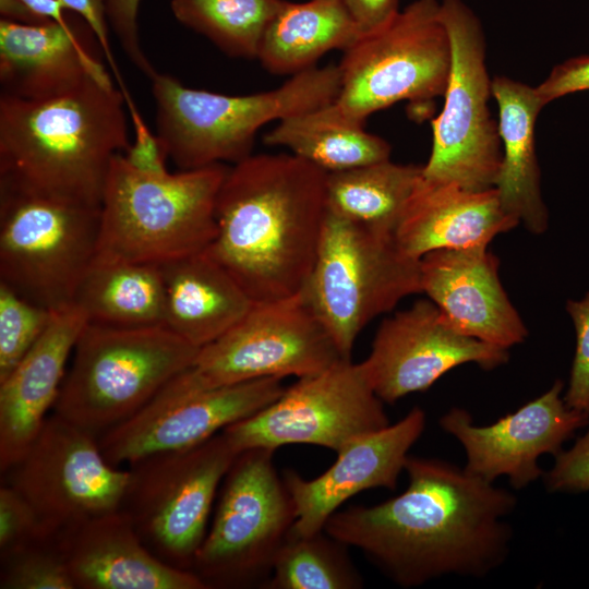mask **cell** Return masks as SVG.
Masks as SVG:
<instances>
[{"label":"cell","instance_id":"8d00e7d4","mask_svg":"<svg viewBox=\"0 0 589 589\" xmlns=\"http://www.w3.org/2000/svg\"><path fill=\"white\" fill-rule=\"evenodd\" d=\"M550 492L589 491V429L575 445L555 456V464L543 473Z\"/></svg>","mask_w":589,"mask_h":589},{"label":"cell","instance_id":"83f0119b","mask_svg":"<svg viewBox=\"0 0 589 589\" xmlns=\"http://www.w3.org/2000/svg\"><path fill=\"white\" fill-rule=\"evenodd\" d=\"M74 304L89 324L123 328L164 326L161 266L95 259L79 286Z\"/></svg>","mask_w":589,"mask_h":589},{"label":"cell","instance_id":"f546056e","mask_svg":"<svg viewBox=\"0 0 589 589\" xmlns=\"http://www.w3.org/2000/svg\"><path fill=\"white\" fill-rule=\"evenodd\" d=\"M266 145L285 146L326 172L389 159L390 145L363 127L325 118L320 108L288 117L263 137Z\"/></svg>","mask_w":589,"mask_h":589},{"label":"cell","instance_id":"52a82bcc","mask_svg":"<svg viewBox=\"0 0 589 589\" xmlns=\"http://www.w3.org/2000/svg\"><path fill=\"white\" fill-rule=\"evenodd\" d=\"M301 293L344 359L362 329L400 300L422 293L420 259L405 253L395 235L327 211Z\"/></svg>","mask_w":589,"mask_h":589},{"label":"cell","instance_id":"7a4b0ae2","mask_svg":"<svg viewBox=\"0 0 589 589\" xmlns=\"http://www.w3.org/2000/svg\"><path fill=\"white\" fill-rule=\"evenodd\" d=\"M327 172L291 154H259L228 168L205 252L254 303L296 296L315 262Z\"/></svg>","mask_w":589,"mask_h":589},{"label":"cell","instance_id":"7402d4cb","mask_svg":"<svg viewBox=\"0 0 589 589\" xmlns=\"http://www.w3.org/2000/svg\"><path fill=\"white\" fill-rule=\"evenodd\" d=\"M87 324L75 304L53 313L46 330L0 381V470L24 455L59 396L65 364Z\"/></svg>","mask_w":589,"mask_h":589},{"label":"cell","instance_id":"d590c367","mask_svg":"<svg viewBox=\"0 0 589 589\" xmlns=\"http://www.w3.org/2000/svg\"><path fill=\"white\" fill-rule=\"evenodd\" d=\"M566 310L575 327L576 348L563 399L568 408L589 414V292L580 300H568Z\"/></svg>","mask_w":589,"mask_h":589},{"label":"cell","instance_id":"f1b7e54d","mask_svg":"<svg viewBox=\"0 0 589 589\" xmlns=\"http://www.w3.org/2000/svg\"><path fill=\"white\" fill-rule=\"evenodd\" d=\"M421 176L422 166L400 165L390 159L327 172V211L395 235Z\"/></svg>","mask_w":589,"mask_h":589},{"label":"cell","instance_id":"2e32d148","mask_svg":"<svg viewBox=\"0 0 589 589\" xmlns=\"http://www.w3.org/2000/svg\"><path fill=\"white\" fill-rule=\"evenodd\" d=\"M281 381L265 377L195 389L179 373L134 416L101 434L100 450L109 464L122 468L193 447L276 400L286 388Z\"/></svg>","mask_w":589,"mask_h":589},{"label":"cell","instance_id":"d6986e66","mask_svg":"<svg viewBox=\"0 0 589 589\" xmlns=\"http://www.w3.org/2000/svg\"><path fill=\"white\" fill-rule=\"evenodd\" d=\"M425 422V412L414 407L395 424L347 445L321 476L308 480L292 470L284 472L296 509L291 533L311 536L323 531L330 516L362 491L394 490L405 470L408 452L423 433Z\"/></svg>","mask_w":589,"mask_h":589},{"label":"cell","instance_id":"ab89813d","mask_svg":"<svg viewBox=\"0 0 589 589\" xmlns=\"http://www.w3.org/2000/svg\"><path fill=\"white\" fill-rule=\"evenodd\" d=\"M362 35L377 31L399 12L398 0H342Z\"/></svg>","mask_w":589,"mask_h":589},{"label":"cell","instance_id":"cb8c5ba5","mask_svg":"<svg viewBox=\"0 0 589 589\" xmlns=\"http://www.w3.org/2000/svg\"><path fill=\"white\" fill-rule=\"evenodd\" d=\"M92 79L112 83L104 65L84 48L69 23L1 19V94L44 98Z\"/></svg>","mask_w":589,"mask_h":589},{"label":"cell","instance_id":"30bf717a","mask_svg":"<svg viewBox=\"0 0 589 589\" xmlns=\"http://www.w3.org/2000/svg\"><path fill=\"white\" fill-rule=\"evenodd\" d=\"M99 228L100 206L0 185V281L52 312L73 305Z\"/></svg>","mask_w":589,"mask_h":589},{"label":"cell","instance_id":"d6a6232c","mask_svg":"<svg viewBox=\"0 0 589 589\" xmlns=\"http://www.w3.org/2000/svg\"><path fill=\"white\" fill-rule=\"evenodd\" d=\"M53 313L0 281V381L43 335Z\"/></svg>","mask_w":589,"mask_h":589},{"label":"cell","instance_id":"5b68a950","mask_svg":"<svg viewBox=\"0 0 589 589\" xmlns=\"http://www.w3.org/2000/svg\"><path fill=\"white\" fill-rule=\"evenodd\" d=\"M149 80L156 141L181 170L245 159L264 124L324 107L340 89V70L333 63L296 73L275 89L242 96L187 87L157 71Z\"/></svg>","mask_w":589,"mask_h":589},{"label":"cell","instance_id":"9c48e42d","mask_svg":"<svg viewBox=\"0 0 589 589\" xmlns=\"http://www.w3.org/2000/svg\"><path fill=\"white\" fill-rule=\"evenodd\" d=\"M274 452H240L224 477L192 565L205 588H248L268 580L296 521L292 498L273 464Z\"/></svg>","mask_w":589,"mask_h":589},{"label":"cell","instance_id":"4dcf8cb0","mask_svg":"<svg viewBox=\"0 0 589 589\" xmlns=\"http://www.w3.org/2000/svg\"><path fill=\"white\" fill-rule=\"evenodd\" d=\"M285 0H170L175 17L232 58L256 59Z\"/></svg>","mask_w":589,"mask_h":589},{"label":"cell","instance_id":"3957f363","mask_svg":"<svg viewBox=\"0 0 589 589\" xmlns=\"http://www.w3.org/2000/svg\"><path fill=\"white\" fill-rule=\"evenodd\" d=\"M124 97L88 80L44 98L0 95V185L100 206L113 157L131 145Z\"/></svg>","mask_w":589,"mask_h":589},{"label":"cell","instance_id":"74e56055","mask_svg":"<svg viewBox=\"0 0 589 589\" xmlns=\"http://www.w3.org/2000/svg\"><path fill=\"white\" fill-rule=\"evenodd\" d=\"M141 0H105L108 22L132 63L151 77L156 70L143 52L137 27Z\"/></svg>","mask_w":589,"mask_h":589},{"label":"cell","instance_id":"8fae6325","mask_svg":"<svg viewBox=\"0 0 589 589\" xmlns=\"http://www.w3.org/2000/svg\"><path fill=\"white\" fill-rule=\"evenodd\" d=\"M238 454L220 432L193 447L129 466L120 509L157 558L192 570L220 484Z\"/></svg>","mask_w":589,"mask_h":589},{"label":"cell","instance_id":"d4e9b609","mask_svg":"<svg viewBox=\"0 0 589 589\" xmlns=\"http://www.w3.org/2000/svg\"><path fill=\"white\" fill-rule=\"evenodd\" d=\"M498 107L502 164L494 188L504 209L534 235L544 232L549 213L541 193L534 129L544 105L536 87L507 76L492 79Z\"/></svg>","mask_w":589,"mask_h":589},{"label":"cell","instance_id":"4fadbf2b","mask_svg":"<svg viewBox=\"0 0 589 589\" xmlns=\"http://www.w3.org/2000/svg\"><path fill=\"white\" fill-rule=\"evenodd\" d=\"M342 359L300 292L253 303L237 324L200 348L180 376L192 388L207 389L265 377L302 378Z\"/></svg>","mask_w":589,"mask_h":589},{"label":"cell","instance_id":"6da1fadb","mask_svg":"<svg viewBox=\"0 0 589 589\" xmlns=\"http://www.w3.org/2000/svg\"><path fill=\"white\" fill-rule=\"evenodd\" d=\"M405 471L402 493L336 512L324 531L405 588L448 575L484 577L506 561L512 492L438 458L408 456Z\"/></svg>","mask_w":589,"mask_h":589},{"label":"cell","instance_id":"7c38bea8","mask_svg":"<svg viewBox=\"0 0 589 589\" xmlns=\"http://www.w3.org/2000/svg\"><path fill=\"white\" fill-rule=\"evenodd\" d=\"M440 9L450 40L452 65L444 106L431 122L432 149L422 177L468 190L491 189L502 164V143L489 108L492 80L483 28L462 0H441Z\"/></svg>","mask_w":589,"mask_h":589},{"label":"cell","instance_id":"ffe728a7","mask_svg":"<svg viewBox=\"0 0 589 589\" xmlns=\"http://www.w3.org/2000/svg\"><path fill=\"white\" fill-rule=\"evenodd\" d=\"M421 288L458 333L508 349L528 335L488 248L441 249L420 259Z\"/></svg>","mask_w":589,"mask_h":589},{"label":"cell","instance_id":"f35d334b","mask_svg":"<svg viewBox=\"0 0 589 589\" xmlns=\"http://www.w3.org/2000/svg\"><path fill=\"white\" fill-rule=\"evenodd\" d=\"M534 87L544 106L563 96L589 91V55L572 57L556 64Z\"/></svg>","mask_w":589,"mask_h":589},{"label":"cell","instance_id":"603a6c76","mask_svg":"<svg viewBox=\"0 0 589 589\" xmlns=\"http://www.w3.org/2000/svg\"><path fill=\"white\" fill-rule=\"evenodd\" d=\"M518 224L495 188L474 191L421 176L395 239L405 253L421 259L441 249L488 248L495 236Z\"/></svg>","mask_w":589,"mask_h":589},{"label":"cell","instance_id":"277c9868","mask_svg":"<svg viewBox=\"0 0 589 589\" xmlns=\"http://www.w3.org/2000/svg\"><path fill=\"white\" fill-rule=\"evenodd\" d=\"M228 168L171 173L117 154L100 204L95 259L163 265L204 252L217 233L216 201Z\"/></svg>","mask_w":589,"mask_h":589},{"label":"cell","instance_id":"ba28073f","mask_svg":"<svg viewBox=\"0 0 589 589\" xmlns=\"http://www.w3.org/2000/svg\"><path fill=\"white\" fill-rule=\"evenodd\" d=\"M452 47L440 1L414 0L383 27L344 50L340 89L321 107L327 119L363 127L368 117L401 100L443 96Z\"/></svg>","mask_w":589,"mask_h":589},{"label":"cell","instance_id":"5bb4252c","mask_svg":"<svg viewBox=\"0 0 589 589\" xmlns=\"http://www.w3.org/2000/svg\"><path fill=\"white\" fill-rule=\"evenodd\" d=\"M389 425L362 362L342 359L286 387L272 404L221 432L238 453L309 444L336 453Z\"/></svg>","mask_w":589,"mask_h":589},{"label":"cell","instance_id":"1f68e13d","mask_svg":"<svg viewBox=\"0 0 589 589\" xmlns=\"http://www.w3.org/2000/svg\"><path fill=\"white\" fill-rule=\"evenodd\" d=\"M346 548L324 530L311 536L289 533L275 558L265 588L353 589L362 579Z\"/></svg>","mask_w":589,"mask_h":589},{"label":"cell","instance_id":"60d3db41","mask_svg":"<svg viewBox=\"0 0 589 589\" xmlns=\"http://www.w3.org/2000/svg\"><path fill=\"white\" fill-rule=\"evenodd\" d=\"M64 10L59 0H1V13L4 17L19 22L56 21L67 24Z\"/></svg>","mask_w":589,"mask_h":589},{"label":"cell","instance_id":"ac0fdd59","mask_svg":"<svg viewBox=\"0 0 589 589\" xmlns=\"http://www.w3.org/2000/svg\"><path fill=\"white\" fill-rule=\"evenodd\" d=\"M557 380L540 397L489 425H476L471 414L454 407L440 419L441 428L462 445L465 470L485 481L507 476L515 490L543 477L542 455L556 456L575 431L589 424V414L568 408Z\"/></svg>","mask_w":589,"mask_h":589},{"label":"cell","instance_id":"484cf974","mask_svg":"<svg viewBox=\"0 0 589 589\" xmlns=\"http://www.w3.org/2000/svg\"><path fill=\"white\" fill-rule=\"evenodd\" d=\"M164 326L202 348L237 324L254 303L205 251L160 265Z\"/></svg>","mask_w":589,"mask_h":589},{"label":"cell","instance_id":"44dd1931","mask_svg":"<svg viewBox=\"0 0 589 589\" xmlns=\"http://www.w3.org/2000/svg\"><path fill=\"white\" fill-rule=\"evenodd\" d=\"M56 542L75 589H206L192 570L157 558L122 509L68 527Z\"/></svg>","mask_w":589,"mask_h":589},{"label":"cell","instance_id":"4316f807","mask_svg":"<svg viewBox=\"0 0 589 589\" xmlns=\"http://www.w3.org/2000/svg\"><path fill=\"white\" fill-rule=\"evenodd\" d=\"M362 34L342 0L283 3L262 38L256 59L274 74L315 67L333 49L346 50Z\"/></svg>","mask_w":589,"mask_h":589},{"label":"cell","instance_id":"b9f144b4","mask_svg":"<svg viewBox=\"0 0 589 589\" xmlns=\"http://www.w3.org/2000/svg\"><path fill=\"white\" fill-rule=\"evenodd\" d=\"M65 10L79 14L94 36L98 39L101 50L110 63L115 73H118L115 64L108 37V19L105 0H59Z\"/></svg>","mask_w":589,"mask_h":589},{"label":"cell","instance_id":"9a60e30c","mask_svg":"<svg viewBox=\"0 0 589 589\" xmlns=\"http://www.w3.org/2000/svg\"><path fill=\"white\" fill-rule=\"evenodd\" d=\"M4 474L55 538L80 521L120 509L129 480L128 469L107 461L95 435L55 413Z\"/></svg>","mask_w":589,"mask_h":589},{"label":"cell","instance_id":"e0dca14e","mask_svg":"<svg viewBox=\"0 0 589 589\" xmlns=\"http://www.w3.org/2000/svg\"><path fill=\"white\" fill-rule=\"evenodd\" d=\"M508 358V349L456 332L430 299H421L380 324L362 364L378 398L393 404L458 365L491 370Z\"/></svg>","mask_w":589,"mask_h":589},{"label":"cell","instance_id":"836d02e7","mask_svg":"<svg viewBox=\"0 0 589 589\" xmlns=\"http://www.w3.org/2000/svg\"><path fill=\"white\" fill-rule=\"evenodd\" d=\"M1 560V589H75L56 538Z\"/></svg>","mask_w":589,"mask_h":589},{"label":"cell","instance_id":"8992f818","mask_svg":"<svg viewBox=\"0 0 589 589\" xmlns=\"http://www.w3.org/2000/svg\"><path fill=\"white\" fill-rule=\"evenodd\" d=\"M199 350L165 326L87 323L73 349L53 413L98 438L140 411L194 362Z\"/></svg>","mask_w":589,"mask_h":589},{"label":"cell","instance_id":"e575fe53","mask_svg":"<svg viewBox=\"0 0 589 589\" xmlns=\"http://www.w3.org/2000/svg\"><path fill=\"white\" fill-rule=\"evenodd\" d=\"M28 502L12 486L0 488V558L37 542L53 539Z\"/></svg>","mask_w":589,"mask_h":589}]
</instances>
